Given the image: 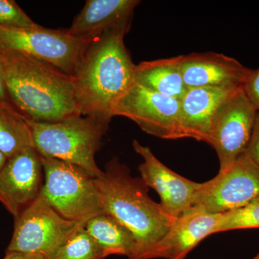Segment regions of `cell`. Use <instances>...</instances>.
I'll return each mask as SVG.
<instances>
[{
  "instance_id": "cell-1",
  "label": "cell",
  "mask_w": 259,
  "mask_h": 259,
  "mask_svg": "<svg viewBox=\"0 0 259 259\" xmlns=\"http://www.w3.org/2000/svg\"><path fill=\"white\" fill-rule=\"evenodd\" d=\"M10 103L28 120L60 122L81 116L74 76L30 56L0 51Z\"/></svg>"
},
{
  "instance_id": "cell-2",
  "label": "cell",
  "mask_w": 259,
  "mask_h": 259,
  "mask_svg": "<svg viewBox=\"0 0 259 259\" xmlns=\"http://www.w3.org/2000/svg\"><path fill=\"white\" fill-rule=\"evenodd\" d=\"M126 32L110 30L94 39L74 75L80 114L110 124L119 100L135 83L136 65Z\"/></svg>"
},
{
  "instance_id": "cell-3",
  "label": "cell",
  "mask_w": 259,
  "mask_h": 259,
  "mask_svg": "<svg viewBox=\"0 0 259 259\" xmlns=\"http://www.w3.org/2000/svg\"><path fill=\"white\" fill-rule=\"evenodd\" d=\"M95 182L104 213L133 233L139 250L137 259H147L175 218L149 197L148 187L142 179L131 176L128 168L117 158L107 163Z\"/></svg>"
},
{
  "instance_id": "cell-4",
  "label": "cell",
  "mask_w": 259,
  "mask_h": 259,
  "mask_svg": "<svg viewBox=\"0 0 259 259\" xmlns=\"http://www.w3.org/2000/svg\"><path fill=\"white\" fill-rule=\"evenodd\" d=\"M34 148L41 157L56 158L81 167L94 178L102 171L95 154L110 124L88 116H77L60 122H34L27 119Z\"/></svg>"
},
{
  "instance_id": "cell-5",
  "label": "cell",
  "mask_w": 259,
  "mask_h": 259,
  "mask_svg": "<svg viewBox=\"0 0 259 259\" xmlns=\"http://www.w3.org/2000/svg\"><path fill=\"white\" fill-rule=\"evenodd\" d=\"M40 158L45 180L40 194L56 212L77 222L104 213L95 178L88 171L56 158Z\"/></svg>"
},
{
  "instance_id": "cell-6",
  "label": "cell",
  "mask_w": 259,
  "mask_h": 259,
  "mask_svg": "<svg viewBox=\"0 0 259 259\" xmlns=\"http://www.w3.org/2000/svg\"><path fill=\"white\" fill-rule=\"evenodd\" d=\"M93 40L72 36L67 30L18 28L0 25V51L30 56L74 76Z\"/></svg>"
},
{
  "instance_id": "cell-7",
  "label": "cell",
  "mask_w": 259,
  "mask_h": 259,
  "mask_svg": "<svg viewBox=\"0 0 259 259\" xmlns=\"http://www.w3.org/2000/svg\"><path fill=\"white\" fill-rule=\"evenodd\" d=\"M259 197V168L246 152L202 183L192 207L212 214L241 208Z\"/></svg>"
},
{
  "instance_id": "cell-8",
  "label": "cell",
  "mask_w": 259,
  "mask_h": 259,
  "mask_svg": "<svg viewBox=\"0 0 259 259\" xmlns=\"http://www.w3.org/2000/svg\"><path fill=\"white\" fill-rule=\"evenodd\" d=\"M83 222L63 218L40 194L15 219L14 232L7 251L37 253L49 258Z\"/></svg>"
},
{
  "instance_id": "cell-9",
  "label": "cell",
  "mask_w": 259,
  "mask_h": 259,
  "mask_svg": "<svg viewBox=\"0 0 259 259\" xmlns=\"http://www.w3.org/2000/svg\"><path fill=\"white\" fill-rule=\"evenodd\" d=\"M134 121L144 132L163 139H181L180 100L135 82L119 100L113 117Z\"/></svg>"
},
{
  "instance_id": "cell-10",
  "label": "cell",
  "mask_w": 259,
  "mask_h": 259,
  "mask_svg": "<svg viewBox=\"0 0 259 259\" xmlns=\"http://www.w3.org/2000/svg\"><path fill=\"white\" fill-rule=\"evenodd\" d=\"M258 112L243 88L218 112L209 144L217 153L220 170L229 166L246 151Z\"/></svg>"
},
{
  "instance_id": "cell-11",
  "label": "cell",
  "mask_w": 259,
  "mask_h": 259,
  "mask_svg": "<svg viewBox=\"0 0 259 259\" xmlns=\"http://www.w3.org/2000/svg\"><path fill=\"white\" fill-rule=\"evenodd\" d=\"M44 177L41 158L35 148L7 159L0 170V202L15 219L40 195Z\"/></svg>"
},
{
  "instance_id": "cell-12",
  "label": "cell",
  "mask_w": 259,
  "mask_h": 259,
  "mask_svg": "<svg viewBox=\"0 0 259 259\" xmlns=\"http://www.w3.org/2000/svg\"><path fill=\"white\" fill-rule=\"evenodd\" d=\"M135 151L142 157L139 170L148 188L156 190L162 208L171 218H177L192 208L202 183L187 180L168 168L154 156L151 148L135 140Z\"/></svg>"
},
{
  "instance_id": "cell-13",
  "label": "cell",
  "mask_w": 259,
  "mask_h": 259,
  "mask_svg": "<svg viewBox=\"0 0 259 259\" xmlns=\"http://www.w3.org/2000/svg\"><path fill=\"white\" fill-rule=\"evenodd\" d=\"M180 68L187 89L240 88L253 71L233 58L214 52L180 56Z\"/></svg>"
},
{
  "instance_id": "cell-14",
  "label": "cell",
  "mask_w": 259,
  "mask_h": 259,
  "mask_svg": "<svg viewBox=\"0 0 259 259\" xmlns=\"http://www.w3.org/2000/svg\"><path fill=\"white\" fill-rule=\"evenodd\" d=\"M243 87L197 88L187 90L180 100V135L209 144L218 112Z\"/></svg>"
},
{
  "instance_id": "cell-15",
  "label": "cell",
  "mask_w": 259,
  "mask_h": 259,
  "mask_svg": "<svg viewBox=\"0 0 259 259\" xmlns=\"http://www.w3.org/2000/svg\"><path fill=\"white\" fill-rule=\"evenodd\" d=\"M220 217L221 214L192 207L175 218L166 234L148 253L147 259H185L204 238L214 234Z\"/></svg>"
},
{
  "instance_id": "cell-16",
  "label": "cell",
  "mask_w": 259,
  "mask_h": 259,
  "mask_svg": "<svg viewBox=\"0 0 259 259\" xmlns=\"http://www.w3.org/2000/svg\"><path fill=\"white\" fill-rule=\"evenodd\" d=\"M138 0H88L67 31L78 38L94 40L110 30L127 33Z\"/></svg>"
},
{
  "instance_id": "cell-17",
  "label": "cell",
  "mask_w": 259,
  "mask_h": 259,
  "mask_svg": "<svg viewBox=\"0 0 259 259\" xmlns=\"http://www.w3.org/2000/svg\"><path fill=\"white\" fill-rule=\"evenodd\" d=\"M135 82L151 91L181 100L187 91L180 68V56L143 61L136 65Z\"/></svg>"
},
{
  "instance_id": "cell-18",
  "label": "cell",
  "mask_w": 259,
  "mask_h": 259,
  "mask_svg": "<svg viewBox=\"0 0 259 259\" xmlns=\"http://www.w3.org/2000/svg\"><path fill=\"white\" fill-rule=\"evenodd\" d=\"M85 228L102 247L106 258L120 255L137 259L139 250L134 235L110 214L101 213L90 218Z\"/></svg>"
},
{
  "instance_id": "cell-19",
  "label": "cell",
  "mask_w": 259,
  "mask_h": 259,
  "mask_svg": "<svg viewBox=\"0 0 259 259\" xmlns=\"http://www.w3.org/2000/svg\"><path fill=\"white\" fill-rule=\"evenodd\" d=\"M30 147L33 139L26 117L12 104L0 102V151L9 158Z\"/></svg>"
},
{
  "instance_id": "cell-20",
  "label": "cell",
  "mask_w": 259,
  "mask_h": 259,
  "mask_svg": "<svg viewBox=\"0 0 259 259\" xmlns=\"http://www.w3.org/2000/svg\"><path fill=\"white\" fill-rule=\"evenodd\" d=\"M85 223L66 237L47 259H104L102 247L90 236Z\"/></svg>"
},
{
  "instance_id": "cell-21",
  "label": "cell",
  "mask_w": 259,
  "mask_h": 259,
  "mask_svg": "<svg viewBox=\"0 0 259 259\" xmlns=\"http://www.w3.org/2000/svg\"><path fill=\"white\" fill-rule=\"evenodd\" d=\"M251 228H259V197L244 207L221 214L214 234Z\"/></svg>"
},
{
  "instance_id": "cell-22",
  "label": "cell",
  "mask_w": 259,
  "mask_h": 259,
  "mask_svg": "<svg viewBox=\"0 0 259 259\" xmlns=\"http://www.w3.org/2000/svg\"><path fill=\"white\" fill-rule=\"evenodd\" d=\"M0 25L18 28L39 26L13 0H0Z\"/></svg>"
},
{
  "instance_id": "cell-23",
  "label": "cell",
  "mask_w": 259,
  "mask_h": 259,
  "mask_svg": "<svg viewBox=\"0 0 259 259\" xmlns=\"http://www.w3.org/2000/svg\"><path fill=\"white\" fill-rule=\"evenodd\" d=\"M243 88L250 101L259 111V68L253 70Z\"/></svg>"
},
{
  "instance_id": "cell-24",
  "label": "cell",
  "mask_w": 259,
  "mask_h": 259,
  "mask_svg": "<svg viewBox=\"0 0 259 259\" xmlns=\"http://www.w3.org/2000/svg\"><path fill=\"white\" fill-rule=\"evenodd\" d=\"M245 152L259 168V111L255 120L249 144Z\"/></svg>"
},
{
  "instance_id": "cell-25",
  "label": "cell",
  "mask_w": 259,
  "mask_h": 259,
  "mask_svg": "<svg viewBox=\"0 0 259 259\" xmlns=\"http://www.w3.org/2000/svg\"><path fill=\"white\" fill-rule=\"evenodd\" d=\"M3 259H47L44 255L37 253H22L17 251H7Z\"/></svg>"
},
{
  "instance_id": "cell-26",
  "label": "cell",
  "mask_w": 259,
  "mask_h": 259,
  "mask_svg": "<svg viewBox=\"0 0 259 259\" xmlns=\"http://www.w3.org/2000/svg\"><path fill=\"white\" fill-rule=\"evenodd\" d=\"M0 102L10 103L8 91H7L6 84H5L4 72H3V64H2L1 60H0Z\"/></svg>"
},
{
  "instance_id": "cell-27",
  "label": "cell",
  "mask_w": 259,
  "mask_h": 259,
  "mask_svg": "<svg viewBox=\"0 0 259 259\" xmlns=\"http://www.w3.org/2000/svg\"><path fill=\"white\" fill-rule=\"evenodd\" d=\"M7 159H8V158H7L6 156L0 151V170L4 166L5 163H6Z\"/></svg>"
},
{
  "instance_id": "cell-28",
  "label": "cell",
  "mask_w": 259,
  "mask_h": 259,
  "mask_svg": "<svg viewBox=\"0 0 259 259\" xmlns=\"http://www.w3.org/2000/svg\"><path fill=\"white\" fill-rule=\"evenodd\" d=\"M252 259H259V252L258 253H257L256 255H255L254 257H253Z\"/></svg>"
},
{
  "instance_id": "cell-29",
  "label": "cell",
  "mask_w": 259,
  "mask_h": 259,
  "mask_svg": "<svg viewBox=\"0 0 259 259\" xmlns=\"http://www.w3.org/2000/svg\"></svg>"
}]
</instances>
